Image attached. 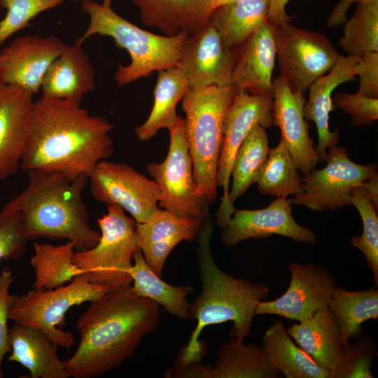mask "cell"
<instances>
[{
    "label": "cell",
    "mask_w": 378,
    "mask_h": 378,
    "mask_svg": "<svg viewBox=\"0 0 378 378\" xmlns=\"http://www.w3.org/2000/svg\"><path fill=\"white\" fill-rule=\"evenodd\" d=\"M72 1H77V0H72ZM113 0H102V4L105 6H111Z\"/></svg>",
    "instance_id": "48"
},
{
    "label": "cell",
    "mask_w": 378,
    "mask_h": 378,
    "mask_svg": "<svg viewBox=\"0 0 378 378\" xmlns=\"http://www.w3.org/2000/svg\"><path fill=\"white\" fill-rule=\"evenodd\" d=\"M160 305L123 286L90 302L79 316L80 341L63 360L69 377L93 378L115 368L130 357L159 323Z\"/></svg>",
    "instance_id": "1"
},
{
    "label": "cell",
    "mask_w": 378,
    "mask_h": 378,
    "mask_svg": "<svg viewBox=\"0 0 378 378\" xmlns=\"http://www.w3.org/2000/svg\"><path fill=\"white\" fill-rule=\"evenodd\" d=\"M356 67L359 76L358 91L367 97L378 98V52L361 57Z\"/></svg>",
    "instance_id": "43"
},
{
    "label": "cell",
    "mask_w": 378,
    "mask_h": 378,
    "mask_svg": "<svg viewBox=\"0 0 378 378\" xmlns=\"http://www.w3.org/2000/svg\"><path fill=\"white\" fill-rule=\"evenodd\" d=\"M21 222L20 213L0 210V262L17 260L25 252L28 241L21 233Z\"/></svg>",
    "instance_id": "41"
},
{
    "label": "cell",
    "mask_w": 378,
    "mask_h": 378,
    "mask_svg": "<svg viewBox=\"0 0 378 378\" xmlns=\"http://www.w3.org/2000/svg\"><path fill=\"white\" fill-rule=\"evenodd\" d=\"M81 10L90 18L84 33L75 43H83L93 35L112 38L117 47L126 50L131 62L120 64L114 79L118 87L150 76L153 71L178 66L186 33L167 36L147 31L120 16L111 8L93 0H82Z\"/></svg>",
    "instance_id": "5"
},
{
    "label": "cell",
    "mask_w": 378,
    "mask_h": 378,
    "mask_svg": "<svg viewBox=\"0 0 378 378\" xmlns=\"http://www.w3.org/2000/svg\"><path fill=\"white\" fill-rule=\"evenodd\" d=\"M213 230V223L208 218L197 238V266L202 290L190 306L191 319H195L197 325L175 360L176 363L202 360L206 346L199 337L208 326L232 321V337L243 341L248 337L255 307L270 293L268 286L234 277L216 265L211 249Z\"/></svg>",
    "instance_id": "3"
},
{
    "label": "cell",
    "mask_w": 378,
    "mask_h": 378,
    "mask_svg": "<svg viewBox=\"0 0 378 378\" xmlns=\"http://www.w3.org/2000/svg\"><path fill=\"white\" fill-rule=\"evenodd\" d=\"M289 286L285 293L270 301H260L255 316L277 315L301 322L328 307L335 279L325 267L316 263H290Z\"/></svg>",
    "instance_id": "14"
},
{
    "label": "cell",
    "mask_w": 378,
    "mask_h": 378,
    "mask_svg": "<svg viewBox=\"0 0 378 378\" xmlns=\"http://www.w3.org/2000/svg\"><path fill=\"white\" fill-rule=\"evenodd\" d=\"M332 104L335 108L349 115L355 126H372L378 119V98L367 97L359 91L354 94L337 92Z\"/></svg>",
    "instance_id": "40"
},
{
    "label": "cell",
    "mask_w": 378,
    "mask_h": 378,
    "mask_svg": "<svg viewBox=\"0 0 378 378\" xmlns=\"http://www.w3.org/2000/svg\"><path fill=\"white\" fill-rule=\"evenodd\" d=\"M378 210V173L365 181L360 186Z\"/></svg>",
    "instance_id": "46"
},
{
    "label": "cell",
    "mask_w": 378,
    "mask_h": 378,
    "mask_svg": "<svg viewBox=\"0 0 378 378\" xmlns=\"http://www.w3.org/2000/svg\"><path fill=\"white\" fill-rule=\"evenodd\" d=\"M238 1V0H216V7L221 4L229 3L231 1Z\"/></svg>",
    "instance_id": "47"
},
{
    "label": "cell",
    "mask_w": 378,
    "mask_h": 378,
    "mask_svg": "<svg viewBox=\"0 0 378 378\" xmlns=\"http://www.w3.org/2000/svg\"><path fill=\"white\" fill-rule=\"evenodd\" d=\"M261 346L268 361L286 378H330V372L294 342L281 319L265 330Z\"/></svg>",
    "instance_id": "27"
},
{
    "label": "cell",
    "mask_w": 378,
    "mask_h": 378,
    "mask_svg": "<svg viewBox=\"0 0 378 378\" xmlns=\"http://www.w3.org/2000/svg\"><path fill=\"white\" fill-rule=\"evenodd\" d=\"M369 0H339L327 18L328 27H337L347 19L346 15L351 5Z\"/></svg>",
    "instance_id": "44"
},
{
    "label": "cell",
    "mask_w": 378,
    "mask_h": 378,
    "mask_svg": "<svg viewBox=\"0 0 378 378\" xmlns=\"http://www.w3.org/2000/svg\"><path fill=\"white\" fill-rule=\"evenodd\" d=\"M33 96L17 86L0 83V181L20 169L30 136Z\"/></svg>",
    "instance_id": "18"
},
{
    "label": "cell",
    "mask_w": 378,
    "mask_h": 378,
    "mask_svg": "<svg viewBox=\"0 0 378 378\" xmlns=\"http://www.w3.org/2000/svg\"><path fill=\"white\" fill-rule=\"evenodd\" d=\"M351 204L358 210L363 223L360 235H354L351 245L365 256L371 270L375 286H378V216L377 210L361 186L351 191Z\"/></svg>",
    "instance_id": "37"
},
{
    "label": "cell",
    "mask_w": 378,
    "mask_h": 378,
    "mask_svg": "<svg viewBox=\"0 0 378 378\" xmlns=\"http://www.w3.org/2000/svg\"><path fill=\"white\" fill-rule=\"evenodd\" d=\"M360 59L356 56L340 55L333 67L308 88L309 97L304 104L303 113L306 120L314 122L316 126L318 144L315 149L318 162H326L327 150L336 146L340 139L338 130L333 132L329 130L330 113L335 109L332 92L339 85L356 80V64Z\"/></svg>",
    "instance_id": "22"
},
{
    "label": "cell",
    "mask_w": 378,
    "mask_h": 378,
    "mask_svg": "<svg viewBox=\"0 0 378 378\" xmlns=\"http://www.w3.org/2000/svg\"><path fill=\"white\" fill-rule=\"evenodd\" d=\"M169 130V146L162 162L146 165L160 190L158 206L174 215L206 220L209 202L200 193L192 175V162L186 140L184 121L178 116Z\"/></svg>",
    "instance_id": "9"
},
{
    "label": "cell",
    "mask_w": 378,
    "mask_h": 378,
    "mask_svg": "<svg viewBox=\"0 0 378 378\" xmlns=\"http://www.w3.org/2000/svg\"><path fill=\"white\" fill-rule=\"evenodd\" d=\"M13 281V272L8 267L4 268L0 273V378L4 377L2 365L4 356L11 351L8 321L12 298L9 289Z\"/></svg>",
    "instance_id": "42"
},
{
    "label": "cell",
    "mask_w": 378,
    "mask_h": 378,
    "mask_svg": "<svg viewBox=\"0 0 378 378\" xmlns=\"http://www.w3.org/2000/svg\"><path fill=\"white\" fill-rule=\"evenodd\" d=\"M235 92L232 85L189 87L181 100L193 178L209 204L218 198L216 177L224 122Z\"/></svg>",
    "instance_id": "6"
},
{
    "label": "cell",
    "mask_w": 378,
    "mask_h": 378,
    "mask_svg": "<svg viewBox=\"0 0 378 378\" xmlns=\"http://www.w3.org/2000/svg\"><path fill=\"white\" fill-rule=\"evenodd\" d=\"M274 38L280 76L294 93L304 94L340 55L326 35L295 27L288 21L274 23Z\"/></svg>",
    "instance_id": "10"
},
{
    "label": "cell",
    "mask_w": 378,
    "mask_h": 378,
    "mask_svg": "<svg viewBox=\"0 0 378 378\" xmlns=\"http://www.w3.org/2000/svg\"><path fill=\"white\" fill-rule=\"evenodd\" d=\"M26 188L2 209L18 212L21 233L27 240L41 237L64 239L76 251L94 246L100 232L89 223V213L83 198L88 176L70 177L36 170L27 172Z\"/></svg>",
    "instance_id": "4"
},
{
    "label": "cell",
    "mask_w": 378,
    "mask_h": 378,
    "mask_svg": "<svg viewBox=\"0 0 378 378\" xmlns=\"http://www.w3.org/2000/svg\"><path fill=\"white\" fill-rule=\"evenodd\" d=\"M270 0H238L221 4L209 22L230 48H239L268 20Z\"/></svg>",
    "instance_id": "30"
},
{
    "label": "cell",
    "mask_w": 378,
    "mask_h": 378,
    "mask_svg": "<svg viewBox=\"0 0 378 378\" xmlns=\"http://www.w3.org/2000/svg\"><path fill=\"white\" fill-rule=\"evenodd\" d=\"M141 22L167 36L195 34L209 21L216 0H131Z\"/></svg>",
    "instance_id": "24"
},
{
    "label": "cell",
    "mask_w": 378,
    "mask_h": 378,
    "mask_svg": "<svg viewBox=\"0 0 378 378\" xmlns=\"http://www.w3.org/2000/svg\"><path fill=\"white\" fill-rule=\"evenodd\" d=\"M273 97L251 94L236 90L224 122L223 136L216 171L217 188H223V196L216 212V224L224 227L235 208L229 204V185L235 155L249 131L255 125L270 128L272 125Z\"/></svg>",
    "instance_id": "12"
},
{
    "label": "cell",
    "mask_w": 378,
    "mask_h": 378,
    "mask_svg": "<svg viewBox=\"0 0 378 378\" xmlns=\"http://www.w3.org/2000/svg\"><path fill=\"white\" fill-rule=\"evenodd\" d=\"M113 128L108 120L91 115L80 104L41 97L34 102L20 169L88 176L113 154Z\"/></svg>",
    "instance_id": "2"
},
{
    "label": "cell",
    "mask_w": 378,
    "mask_h": 378,
    "mask_svg": "<svg viewBox=\"0 0 378 378\" xmlns=\"http://www.w3.org/2000/svg\"><path fill=\"white\" fill-rule=\"evenodd\" d=\"M276 58L274 23L268 19L237 48L231 85L236 90L272 97Z\"/></svg>",
    "instance_id": "20"
},
{
    "label": "cell",
    "mask_w": 378,
    "mask_h": 378,
    "mask_svg": "<svg viewBox=\"0 0 378 378\" xmlns=\"http://www.w3.org/2000/svg\"><path fill=\"white\" fill-rule=\"evenodd\" d=\"M343 24L339 46L348 55L361 57L378 52V0L356 4L354 15Z\"/></svg>",
    "instance_id": "36"
},
{
    "label": "cell",
    "mask_w": 378,
    "mask_h": 378,
    "mask_svg": "<svg viewBox=\"0 0 378 378\" xmlns=\"http://www.w3.org/2000/svg\"><path fill=\"white\" fill-rule=\"evenodd\" d=\"M97 218L100 237L97 244L76 251L74 262L91 283L115 290L132 284L130 270L139 246L136 221L119 206L106 205Z\"/></svg>",
    "instance_id": "7"
},
{
    "label": "cell",
    "mask_w": 378,
    "mask_h": 378,
    "mask_svg": "<svg viewBox=\"0 0 378 378\" xmlns=\"http://www.w3.org/2000/svg\"><path fill=\"white\" fill-rule=\"evenodd\" d=\"M289 0H270L268 19L274 23L281 21L290 22L292 17L286 12V6Z\"/></svg>",
    "instance_id": "45"
},
{
    "label": "cell",
    "mask_w": 378,
    "mask_h": 378,
    "mask_svg": "<svg viewBox=\"0 0 378 378\" xmlns=\"http://www.w3.org/2000/svg\"><path fill=\"white\" fill-rule=\"evenodd\" d=\"M34 254L30 259L35 279L34 289H52L71 281L82 274L74 262V244L52 245L34 242Z\"/></svg>",
    "instance_id": "33"
},
{
    "label": "cell",
    "mask_w": 378,
    "mask_h": 378,
    "mask_svg": "<svg viewBox=\"0 0 378 378\" xmlns=\"http://www.w3.org/2000/svg\"><path fill=\"white\" fill-rule=\"evenodd\" d=\"M111 290L107 286L90 282L80 274L66 286L33 289L23 295H12L9 320L36 328L58 346L69 349L75 343L74 335L59 328L64 324L67 311Z\"/></svg>",
    "instance_id": "8"
},
{
    "label": "cell",
    "mask_w": 378,
    "mask_h": 378,
    "mask_svg": "<svg viewBox=\"0 0 378 378\" xmlns=\"http://www.w3.org/2000/svg\"><path fill=\"white\" fill-rule=\"evenodd\" d=\"M65 46L52 35L16 38L0 51V83L37 94L46 71Z\"/></svg>",
    "instance_id": "16"
},
{
    "label": "cell",
    "mask_w": 378,
    "mask_h": 378,
    "mask_svg": "<svg viewBox=\"0 0 378 378\" xmlns=\"http://www.w3.org/2000/svg\"><path fill=\"white\" fill-rule=\"evenodd\" d=\"M291 204L290 199L281 197L264 209H236L228 223L221 228V241L225 246L232 247L249 239L276 234L303 244H315L316 234L295 220Z\"/></svg>",
    "instance_id": "17"
},
{
    "label": "cell",
    "mask_w": 378,
    "mask_h": 378,
    "mask_svg": "<svg viewBox=\"0 0 378 378\" xmlns=\"http://www.w3.org/2000/svg\"><path fill=\"white\" fill-rule=\"evenodd\" d=\"M349 342L338 365L330 378H373L371 366L377 356L375 344L370 335Z\"/></svg>",
    "instance_id": "39"
},
{
    "label": "cell",
    "mask_w": 378,
    "mask_h": 378,
    "mask_svg": "<svg viewBox=\"0 0 378 378\" xmlns=\"http://www.w3.org/2000/svg\"><path fill=\"white\" fill-rule=\"evenodd\" d=\"M64 0H0L6 14L0 21V45L12 35L29 25L40 13L54 8Z\"/></svg>",
    "instance_id": "38"
},
{
    "label": "cell",
    "mask_w": 378,
    "mask_h": 378,
    "mask_svg": "<svg viewBox=\"0 0 378 378\" xmlns=\"http://www.w3.org/2000/svg\"><path fill=\"white\" fill-rule=\"evenodd\" d=\"M272 125L278 127L298 170L303 174L316 167L318 157L309 134L303 108L304 94L294 93L281 76L272 81Z\"/></svg>",
    "instance_id": "19"
},
{
    "label": "cell",
    "mask_w": 378,
    "mask_h": 378,
    "mask_svg": "<svg viewBox=\"0 0 378 378\" xmlns=\"http://www.w3.org/2000/svg\"><path fill=\"white\" fill-rule=\"evenodd\" d=\"M328 307L340 327L347 347L350 340H357L363 335L365 321L378 318L377 286L354 291L335 285Z\"/></svg>",
    "instance_id": "32"
},
{
    "label": "cell",
    "mask_w": 378,
    "mask_h": 378,
    "mask_svg": "<svg viewBox=\"0 0 378 378\" xmlns=\"http://www.w3.org/2000/svg\"><path fill=\"white\" fill-rule=\"evenodd\" d=\"M204 221L176 216L158 208L146 222L136 223L139 248L151 270L162 276L172 251L181 241L196 239Z\"/></svg>",
    "instance_id": "21"
},
{
    "label": "cell",
    "mask_w": 378,
    "mask_h": 378,
    "mask_svg": "<svg viewBox=\"0 0 378 378\" xmlns=\"http://www.w3.org/2000/svg\"><path fill=\"white\" fill-rule=\"evenodd\" d=\"M255 183L260 194L272 197H287L303 192L300 174L281 138L278 145L270 149Z\"/></svg>",
    "instance_id": "35"
},
{
    "label": "cell",
    "mask_w": 378,
    "mask_h": 378,
    "mask_svg": "<svg viewBox=\"0 0 378 378\" xmlns=\"http://www.w3.org/2000/svg\"><path fill=\"white\" fill-rule=\"evenodd\" d=\"M11 351L9 361L16 362L30 372L31 378H68L57 356L58 347L43 332L13 322L9 329Z\"/></svg>",
    "instance_id": "26"
},
{
    "label": "cell",
    "mask_w": 378,
    "mask_h": 378,
    "mask_svg": "<svg viewBox=\"0 0 378 378\" xmlns=\"http://www.w3.org/2000/svg\"><path fill=\"white\" fill-rule=\"evenodd\" d=\"M326 166L315 168L302 178L303 192L290 199L292 204L314 211H335L351 205L352 190L377 174V164H360L352 161L344 147L327 150Z\"/></svg>",
    "instance_id": "11"
},
{
    "label": "cell",
    "mask_w": 378,
    "mask_h": 378,
    "mask_svg": "<svg viewBox=\"0 0 378 378\" xmlns=\"http://www.w3.org/2000/svg\"><path fill=\"white\" fill-rule=\"evenodd\" d=\"M218 360L209 366L207 378H276L279 373L268 361L261 346L245 345L232 337L217 350Z\"/></svg>",
    "instance_id": "28"
},
{
    "label": "cell",
    "mask_w": 378,
    "mask_h": 378,
    "mask_svg": "<svg viewBox=\"0 0 378 378\" xmlns=\"http://www.w3.org/2000/svg\"><path fill=\"white\" fill-rule=\"evenodd\" d=\"M237 48L227 46L208 21L186 38L177 66L186 77L189 87L231 85Z\"/></svg>",
    "instance_id": "15"
},
{
    "label": "cell",
    "mask_w": 378,
    "mask_h": 378,
    "mask_svg": "<svg viewBox=\"0 0 378 378\" xmlns=\"http://www.w3.org/2000/svg\"><path fill=\"white\" fill-rule=\"evenodd\" d=\"M130 276L134 292L161 305L171 315L181 320L191 319L188 294L193 291L189 285L174 286L164 281L146 262L139 249L134 255Z\"/></svg>",
    "instance_id": "31"
},
{
    "label": "cell",
    "mask_w": 378,
    "mask_h": 378,
    "mask_svg": "<svg viewBox=\"0 0 378 378\" xmlns=\"http://www.w3.org/2000/svg\"><path fill=\"white\" fill-rule=\"evenodd\" d=\"M295 341L321 367L330 372L346 349L340 327L328 307L286 328Z\"/></svg>",
    "instance_id": "25"
},
{
    "label": "cell",
    "mask_w": 378,
    "mask_h": 378,
    "mask_svg": "<svg viewBox=\"0 0 378 378\" xmlns=\"http://www.w3.org/2000/svg\"><path fill=\"white\" fill-rule=\"evenodd\" d=\"M270 150L266 129L260 125H254L239 146L232 164V183L228 197L232 208H234V202L255 183Z\"/></svg>",
    "instance_id": "34"
},
{
    "label": "cell",
    "mask_w": 378,
    "mask_h": 378,
    "mask_svg": "<svg viewBox=\"0 0 378 378\" xmlns=\"http://www.w3.org/2000/svg\"><path fill=\"white\" fill-rule=\"evenodd\" d=\"M94 89L92 65L82 45L76 43L66 45L48 67L41 86V97L78 104L85 94Z\"/></svg>",
    "instance_id": "23"
},
{
    "label": "cell",
    "mask_w": 378,
    "mask_h": 378,
    "mask_svg": "<svg viewBox=\"0 0 378 378\" xmlns=\"http://www.w3.org/2000/svg\"><path fill=\"white\" fill-rule=\"evenodd\" d=\"M92 196L128 212L136 223L146 222L158 207L160 190L132 167L104 160L88 176Z\"/></svg>",
    "instance_id": "13"
},
{
    "label": "cell",
    "mask_w": 378,
    "mask_h": 378,
    "mask_svg": "<svg viewBox=\"0 0 378 378\" xmlns=\"http://www.w3.org/2000/svg\"><path fill=\"white\" fill-rule=\"evenodd\" d=\"M158 72L151 111L146 121L135 128V134L140 141H147L159 130H169L174 125L178 116L176 106L189 88L186 77L178 66Z\"/></svg>",
    "instance_id": "29"
}]
</instances>
